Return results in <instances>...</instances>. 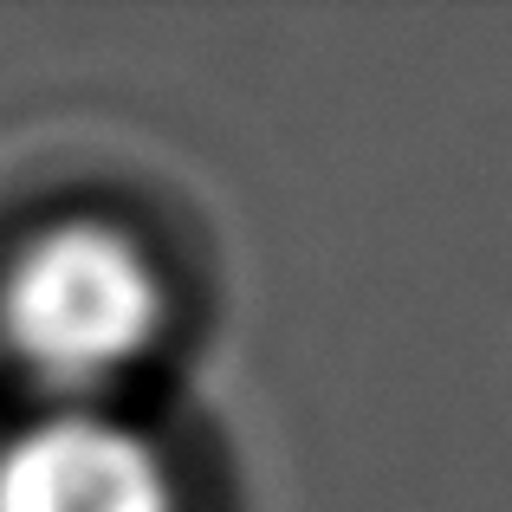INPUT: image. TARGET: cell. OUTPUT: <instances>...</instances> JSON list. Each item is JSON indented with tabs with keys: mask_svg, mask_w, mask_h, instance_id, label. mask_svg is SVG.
<instances>
[{
	"mask_svg": "<svg viewBox=\"0 0 512 512\" xmlns=\"http://www.w3.org/2000/svg\"><path fill=\"white\" fill-rule=\"evenodd\" d=\"M169 331V286L150 247L111 221H59L13 253L0 338L52 409H91Z\"/></svg>",
	"mask_w": 512,
	"mask_h": 512,
	"instance_id": "6da1fadb",
	"label": "cell"
},
{
	"mask_svg": "<svg viewBox=\"0 0 512 512\" xmlns=\"http://www.w3.org/2000/svg\"><path fill=\"white\" fill-rule=\"evenodd\" d=\"M0 512H182L169 454L137 422L46 409L0 441Z\"/></svg>",
	"mask_w": 512,
	"mask_h": 512,
	"instance_id": "7a4b0ae2",
	"label": "cell"
}]
</instances>
